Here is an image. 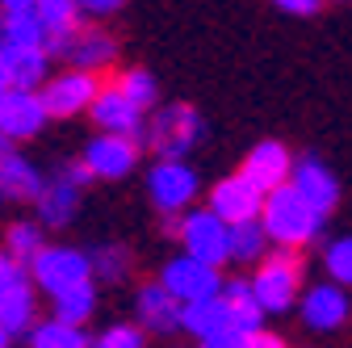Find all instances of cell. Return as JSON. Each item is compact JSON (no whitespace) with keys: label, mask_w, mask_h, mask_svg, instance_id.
<instances>
[{"label":"cell","mask_w":352,"mask_h":348,"mask_svg":"<svg viewBox=\"0 0 352 348\" xmlns=\"http://www.w3.org/2000/svg\"><path fill=\"white\" fill-rule=\"evenodd\" d=\"M0 42H9V47H34V42H47V30H42L34 9H13V13H0Z\"/></svg>","instance_id":"cell-29"},{"label":"cell","mask_w":352,"mask_h":348,"mask_svg":"<svg viewBox=\"0 0 352 348\" xmlns=\"http://www.w3.org/2000/svg\"><path fill=\"white\" fill-rule=\"evenodd\" d=\"M9 151H13V139H9V135H0V160H5Z\"/></svg>","instance_id":"cell-42"},{"label":"cell","mask_w":352,"mask_h":348,"mask_svg":"<svg viewBox=\"0 0 352 348\" xmlns=\"http://www.w3.org/2000/svg\"><path fill=\"white\" fill-rule=\"evenodd\" d=\"M273 5H277L281 13H289V17H311L323 0H273Z\"/></svg>","instance_id":"cell-37"},{"label":"cell","mask_w":352,"mask_h":348,"mask_svg":"<svg viewBox=\"0 0 352 348\" xmlns=\"http://www.w3.org/2000/svg\"><path fill=\"white\" fill-rule=\"evenodd\" d=\"M248 348H289L277 331H264V327H252L248 331Z\"/></svg>","instance_id":"cell-38"},{"label":"cell","mask_w":352,"mask_h":348,"mask_svg":"<svg viewBox=\"0 0 352 348\" xmlns=\"http://www.w3.org/2000/svg\"><path fill=\"white\" fill-rule=\"evenodd\" d=\"M135 315H139V327H143V331H155V336L181 331V302H176V298L160 285V277L139 285V294H135Z\"/></svg>","instance_id":"cell-16"},{"label":"cell","mask_w":352,"mask_h":348,"mask_svg":"<svg viewBox=\"0 0 352 348\" xmlns=\"http://www.w3.org/2000/svg\"><path fill=\"white\" fill-rule=\"evenodd\" d=\"M0 51H5V67H9V80L17 89H38L51 76L47 42H34V47H9V42H0Z\"/></svg>","instance_id":"cell-20"},{"label":"cell","mask_w":352,"mask_h":348,"mask_svg":"<svg viewBox=\"0 0 352 348\" xmlns=\"http://www.w3.org/2000/svg\"><path fill=\"white\" fill-rule=\"evenodd\" d=\"M206 139V122L193 105H160L147 122L139 143H147L160 160H185Z\"/></svg>","instance_id":"cell-3"},{"label":"cell","mask_w":352,"mask_h":348,"mask_svg":"<svg viewBox=\"0 0 352 348\" xmlns=\"http://www.w3.org/2000/svg\"><path fill=\"white\" fill-rule=\"evenodd\" d=\"M269 235H264L260 219H243V223H231V260L235 265H256V260L269 252Z\"/></svg>","instance_id":"cell-27"},{"label":"cell","mask_w":352,"mask_h":348,"mask_svg":"<svg viewBox=\"0 0 352 348\" xmlns=\"http://www.w3.org/2000/svg\"><path fill=\"white\" fill-rule=\"evenodd\" d=\"M139 139H130V135H113V130H101L97 139H88L84 147V164L88 172H93V181H122L130 177V172L139 168Z\"/></svg>","instance_id":"cell-11"},{"label":"cell","mask_w":352,"mask_h":348,"mask_svg":"<svg viewBox=\"0 0 352 348\" xmlns=\"http://www.w3.org/2000/svg\"><path fill=\"white\" fill-rule=\"evenodd\" d=\"M256 273L248 277L264 315H289L298 307L302 294V252L298 248H269L256 265Z\"/></svg>","instance_id":"cell-2"},{"label":"cell","mask_w":352,"mask_h":348,"mask_svg":"<svg viewBox=\"0 0 352 348\" xmlns=\"http://www.w3.org/2000/svg\"><path fill=\"white\" fill-rule=\"evenodd\" d=\"M197 172L189 168V160H155L147 172V197L160 214H181L197 202Z\"/></svg>","instance_id":"cell-5"},{"label":"cell","mask_w":352,"mask_h":348,"mask_svg":"<svg viewBox=\"0 0 352 348\" xmlns=\"http://www.w3.org/2000/svg\"><path fill=\"white\" fill-rule=\"evenodd\" d=\"M88 348H147V331L139 323H109Z\"/></svg>","instance_id":"cell-33"},{"label":"cell","mask_w":352,"mask_h":348,"mask_svg":"<svg viewBox=\"0 0 352 348\" xmlns=\"http://www.w3.org/2000/svg\"><path fill=\"white\" fill-rule=\"evenodd\" d=\"M323 223H327V214H319L289 181L264 193L260 227H264L273 248H298V252L311 248L315 239H323Z\"/></svg>","instance_id":"cell-1"},{"label":"cell","mask_w":352,"mask_h":348,"mask_svg":"<svg viewBox=\"0 0 352 348\" xmlns=\"http://www.w3.org/2000/svg\"><path fill=\"white\" fill-rule=\"evenodd\" d=\"M289 168H294L289 147L277 143V139H264V143H256V147L243 155V168H239V172H243L248 181H256L264 193H269V189H277V185L289 181Z\"/></svg>","instance_id":"cell-17"},{"label":"cell","mask_w":352,"mask_h":348,"mask_svg":"<svg viewBox=\"0 0 352 348\" xmlns=\"http://www.w3.org/2000/svg\"><path fill=\"white\" fill-rule=\"evenodd\" d=\"M9 84H13V80H9V67H5V51H0V93H5Z\"/></svg>","instance_id":"cell-40"},{"label":"cell","mask_w":352,"mask_h":348,"mask_svg":"<svg viewBox=\"0 0 352 348\" xmlns=\"http://www.w3.org/2000/svg\"><path fill=\"white\" fill-rule=\"evenodd\" d=\"M42 243H47V239H42V223H13V227L5 231V252L17 256L21 265H30L34 252H38Z\"/></svg>","instance_id":"cell-32"},{"label":"cell","mask_w":352,"mask_h":348,"mask_svg":"<svg viewBox=\"0 0 352 348\" xmlns=\"http://www.w3.org/2000/svg\"><path fill=\"white\" fill-rule=\"evenodd\" d=\"M88 269H93V281L118 285V281L130 277V252L122 243H97L88 252Z\"/></svg>","instance_id":"cell-28"},{"label":"cell","mask_w":352,"mask_h":348,"mask_svg":"<svg viewBox=\"0 0 352 348\" xmlns=\"http://www.w3.org/2000/svg\"><path fill=\"white\" fill-rule=\"evenodd\" d=\"M42 185H47V177H42L38 164L25 160L17 147L0 160V193H5V202H34L42 193Z\"/></svg>","instance_id":"cell-19"},{"label":"cell","mask_w":352,"mask_h":348,"mask_svg":"<svg viewBox=\"0 0 352 348\" xmlns=\"http://www.w3.org/2000/svg\"><path fill=\"white\" fill-rule=\"evenodd\" d=\"M97 72H84V67H72V72H59V76H47L38 84V97L47 105V118H76L93 105L97 97Z\"/></svg>","instance_id":"cell-10"},{"label":"cell","mask_w":352,"mask_h":348,"mask_svg":"<svg viewBox=\"0 0 352 348\" xmlns=\"http://www.w3.org/2000/svg\"><path fill=\"white\" fill-rule=\"evenodd\" d=\"M227 323H231V315H227L223 294H210V298H197V302H181V331L193 336V340L223 331Z\"/></svg>","instance_id":"cell-21"},{"label":"cell","mask_w":352,"mask_h":348,"mask_svg":"<svg viewBox=\"0 0 352 348\" xmlns=\"http://www.w3.org/2000/svg\"><path fill=\"white\" fill-rule=\"evenodd\" d=\"M336 5H340V0H336Z\"/></svg>","instance_id":"cell-44"},{"label":"cell","mask_w":352,"mask_h":348,"mask_svg":"<svg viewBox=\"0 0 352 348\" xmlns=\"http://www.w3.org/2000/svg\"><path fill=\"white\" fill-rule=\"evenodd\" d=\"M0 348H13V331L5 323H0Z\"/></svg>","instance_id":"cell-41"},{"label":"cell","mask_w":352,"mask_h":348,"mask_svg":"<svg viewBox=\"0 0 352 348\" xmlns=\"http://www.w3.org/2000/svg\"><path fill=\"white\" fill-rule=\"evenodd\" d=\"M323 273L344 290H352V235H336L323 243Z\"/></svg>","instance_id":"cell-31"},{"label":"cell","mask_w":352,"mask_h":348,"mask_svg":"<svg viewBox=\"0 0 352 348\" xmlns=\"http://www.w3.org/2000/svg\"><path fill=\"white\" fill-rule=\"evenodd\" d=\"M176 239H181V252H189L197 260H210V265H218V269L231 260V223H223L210 206L181 210Z\"/></svg>","instance_id":"cell-4"},{"label":"cell","mask_w":352,"mask_h":348,"mask_svg":"<svg viewBox=\"0 0 352 348\" xmlns=\"http://www.w3.org/2000/svg\"><path fill=\"white\" fill-rule=\"evenodd\" d=\"M51 302H55V315H59V319H67V323H88V319H93V311H97V281L84 277V281H76V285L51 294Z\"/></svg>","instance_id":"cell-25"},{"label":"cell","mask_w":352,"mask_h":348,"mask_svg":"<svg viewBox=\"0 0 352 348\" xmlns=\"http://www.w3.org/2000/svg\"><path fill=\"white\" fill-rule=\"evenodd\" d=\"M0 323H5V327L13 331V340H17V336H25V331L38 323L34 281H25V285H17V290H9L5 298H0Z\"/></svg>","instance_id":"cell-24"},{"label":"cell","mask_w":352,"mask_h":348,"mask_svg":"<svg viewBox=\"0 0 352 348\" xmlns=\"http://www.w3.org/2000/svg\"><path fill=\"white\" fill-rule=\"evenodd\" d=\"M34 13H38L42 30H47V42L51 38H67L84 21V13H80L76 0H34Z\"/></svg>","instance_id":"cell-26"},{"label":"cell","mask_w":352,"mask_h":348,"mask_svg":"<svg viewBox=\"0 0 352 348\" xmlns=\"http://www.w3.org/2000/svg\"><path fill=\"white\" fill-rule=\"evenodd\" d=\"M206 206L218 214L223 223H243V219H260V206H264V189L256 185V181H248L243 172H235V177H223L214 189H210V197H206Z\"/></svg>","instance_id":"cell-13"},{"label":"cell","mask_w":352,"mask_h":348,"mask_svg":"<svg viewBox=\"0 0 352 348\" xmlns=\"http://www.w3.org/2000/svg\"><path fill=\"white\" fill-rule=\"evenodd\" d=\"M218 294H223L227 315H231L235 327H243V331L264 327V307H260V298H256V290H252L248 277H231V281H223V290H218Z\"/></svg>","instance_id":"cell-22"},{"label":"cell","mask_w":352,"mask_h":348,"mask_svg":"<svg viewBox=\"0 0 352 348\" xmlns=\"http://www.w3.org/2000/svg\"><path fill=\"white\" fill-rule=\"evenodd\" d=\"M298 315H302V323L311 327V331H319V336H327V331H340L344 323H348V315H352V298H348V290L340 285V281H315V285H306L302 294H298V307H294Z\"/></svg>","instance_id":"cell-8"},{"label":"cell","mask_w":352,"mask_h":348,"mask_svg":"<svg viewBox=\"0 0 352 348\" xmlns=\"http://www.w3.org/2000/svg\"><path fill=\"white\" fill-rule=\"evenodd\" d=\"M0 206H5V193H0Z\"/></svg>","instance_id":"cell-43"},{"label":"cell","mask_w":352,"mask_h":348,"mask_svg":"<svg viewBox=\"0 0 352 348\" xmlns=\"http://www.w3.org/2000/svg\"><path fill=\"white\" fill-rule=\"evenodd\" d=\"M160 285L176 302H197V298H210V294L223 290V269L210 265V260H197V256L181 252L160 269Z\"/></svg>","instance_id":"cell-9"},{"label":"cell","mask_w":352,"mask_h":348,"mask_svg":"<svg viewBox=\"0 0 352 348\" xmlns=\"http://www.w3.org/2000/svg\"><path fill=\"white\" fill-rule=\"evenodd\" d=\"M76 5H80L84 17H109V13H118L126 5V0H76Z\"/></svg>","instance_id":"cell-36"},{"label":"cell","mask_w":352,"mask_h":348,"mask_svg":"<svg viewBox=\"0 0 352 348\" xmlns=\"http://www.w3.org/2000/svg\"><path fill=\"white\" fill-rule=\"evenodd\" d=\"M80 185H72L63 172H55V177H47V185H42V193L34 197V206H38V223L42 227H67L72 219H76V210H80Z\"/></svg>","instance_id":"cell-18"},{"label":"cell","mask_w":352,"mask_h":348,"mask_svg":"<svg viewBox=\"0 0 352 348\" xmlns=\"http://www.w3.org/2000/svg\"><path fill=\"white\" fill-rule=\"evenodd\" d=\"M47 51H51V59L59 55V59H67L72 67L105 72V67H113V59H118V38H113L109 30H101V25H84V21H80L67 38H51Z\"/></svg>","instance_id":"cell-6"},{"label":"cell","mask_w":352,"mask_h":348,"mask_svg":"<svg viewBox=\"0 0 352 348\" xmlns=\"http://www.w3.org/2000/svg\"><path fill=\"white\" fill-rule=\"evenodd\" d=\"M113 89H118L122 97H130V101H135L139 109H155V97H160V84H155V76H151L147 67H130V72H118Z\"/></svg>","instance_id":"cell-30"},{"label":"cell","mask_w":352,"mask_h":348,"mask_svg":"<svg viewBox=\"0 0 352 348\" xmlns=\"http://www.w3.org/2000/svg\"><path fill=\"white\" fill-rule=\"evenodd\" d=\"M197 348H248V331H243V327H235V323H227L223 331L201 336V340H197Z\"/></svg>","instance_id":"cell-35"},{"label":"cell","mask_w":352,"mask_h":348,"mask_svg":"<svg viewBox=\"0 0 352 348\" xmlns=\"http://www.w3.org/2000/svg\"><path fill=\"white\" fill-rule=\"evenodd\" d=\"M13 9H34V0H0V13H13Z\"/></svg>","instance_id":"cell-39"},{"label":"cell","mask_w":352,"mask_h":348,"mask_svg":"<svg viewBox=\"0 0 352 348\" xmlns=\"http://www.w3.org/2000/svg\"><path fill=\"white\" fill-rule=\"evenodd\" d=\"M30 281L42 290V294H59L84 277H93V269H88V252L80 248H63V243H42L30 260Z\"/></svg>","instance_id":"cell-7"},{"label":"cell","mask_w":352,"mask_h":348,"mask_svg":"<svg viewBox=\"0 0 352 348\" xmlns=\"http://www.w3.org/2000/svg\"><path fill=\"white\" fill-rule=\"evenodd\" d=\"M289 185L311 202L319 214H331L336 206H340V181H336V172L323 164V160H315V155H302V160H294V168H289Z\"/></svg>","instance_id":"cell-14"},{"label":"cell","mask_w":352,"mask_h":348,"mask_svg":"<svg viewBox=\"0 0 352 348\" xmlns=\"http://www.w3.org/2000/svg\"><path fill=\"white\" fill-rule=\"evenodd\" d=\"M42 126H47V105H42L38 89H17V84H9V89L0 93V135H9L17 143V139H34Z\"/></svg>","instance_id":"cell-12"},{"label":"cell","mask_w":352,"mask_h":348,"mask_svg":"<svg viewBox=\"0 0 352 348\" xmlns=\"http://www.w3.org/2000/svg\"><path fill=\"white\" fill-rule=\"evenodd\" d=\"M88 113H93V122L101 130H113V135H130V139H139L143 135V122H147V109H139L130 97H122L113 84L109 89H97L93 105H88Z\"/></svg>","instance_id":"cell-15"},{"label":"cell","mask_w":352,"mask_h":348,"mask_svg":"<svg viewBox=\"0 0 352 348\" xmlns=\"http://www.w3.org/2000/svg\"><path fill=\"white\" fill-rule=\"evenodd\" d=\"M25 340H30V348H88V344H93V340H88V331H84V323H67L59 315L38 319L25 331Z\"/></svg>","instance_id":"cell-23"},{"label":"cell","mask_w":352,"mask_h":348,"mask_svg":"<svg viewBox=\"0 0 352 348\" xmlns=\"http://www.w3.org/2000/svg\"><path fill=\"white\" fill-rule=\"evenodd\" d=\"M25 281H30V269L21 265L17 256L0 252V298H5L9 290H17V285H25Z\"/></svg>","instance_id":"cell-34"}]
</instances>
